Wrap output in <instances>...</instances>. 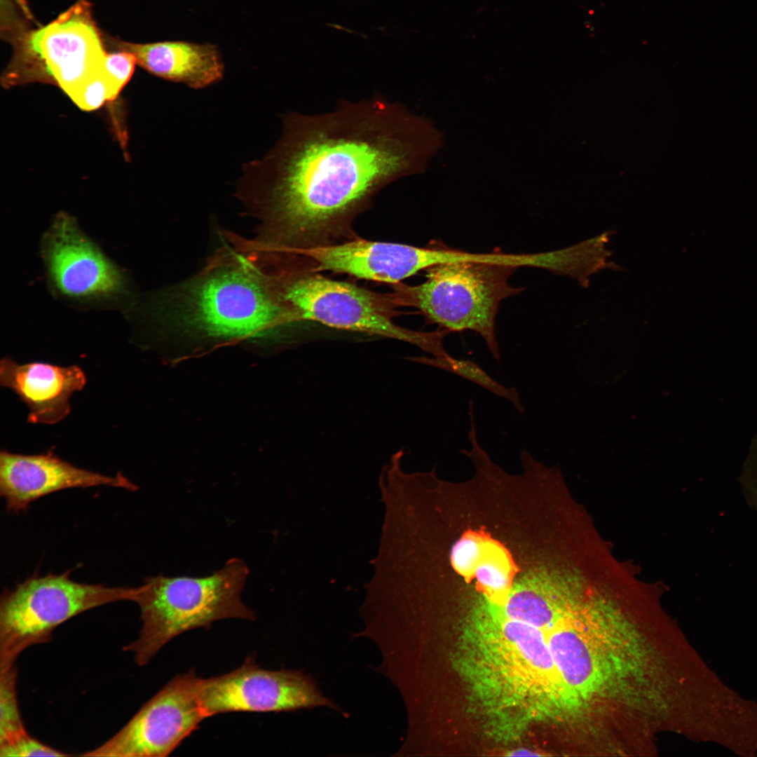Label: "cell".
Masks as SVG:
<instances>
[{
    "mask_svg": "<svg viewBox=\"0 0 757 757\" xmlns=\"http://www.w3.org/2000/svg\"><path fill=\"white\" fill-rule=\"evenodd\" d=\"M200 699L207 718L233 711L333 707L308 676L297 671L264 669L251 657L229 673L201 678Z\"/></svg>",
    "mask_w": 757,
    "mask_h": 757,
    "instance_id": "30bf717a",
    "label": "cell"
},
{
    "mask_svg": "<svg viewBox=\"0 0 757 757\" xmlns=\"http://www.w3.org/2000/svg\"><path fill=\"white\" fill-rule=\"evenodd\" d=\"M17 675L15 665L0 669V745L28 733L18 706Z\"/></svg>",
    "mask_w": 757,
    "mask_h": 757,
    "instance_id": "e0dca14e",
    "label": "cell"
},
{
    "mask_svg": "<svg viewBox=\"0 0 757 757\" xmlns=\"http://www.w3.org/2000/svg\"><path fill=\"white\" fill-rule=\"evenodd\" d=\"M250 258L291 325L313 321L407 342L435 357L449 355L444 346L447 330L416 331L393 322L400 313L390 293L328 278L292 254L257 248Z\"/></svg>",
    "mask_w": 757,
    "mask_h": 757,
    "instance_id": "3957f363",
    "label": "cell"
},
{
    "mask_svg": "<svg viewBox=\"0 0 757 757\" xmlns=\"http://www.w3.org/2000/svg\"><path fill=\"white\" fill-rule=\"evenodd\" d=\"M739 482L748 505L757 511V435L751 440Z\"/></svg>",
    "mask_w": 757,
    "mask_h": 757,
    "instance_id": "44dd1931",
    "label": "cell"
},
{
    "mask_svg": "<svg viewBox=\"0 0 757 757\" xmlns=\"http://www.w3.org/2000/svg\"><path fill=\"white\" fill-rule=\"evenodd\" d=\"M110 44L132 53L137 64L168 81L194 89L213 84L223 77L224 64L216 46L181 41L137 43L110 39Z\"/></svg>",
    "mask_w": 757,
    "mask_h": 757,
    "instance_id": "9a60e30c",
    "label": "cell"
},
{
    "mask_svg": "<svg viewBox=\"0 0 757 757\" xmlns=\"http://www.w3.org/2000/svg\"><path fill=\"white\" fill-rule=\"evenodd\" d=\"M224 238L196 274L153 298L149 314L224 340L262 339L290 325L254 265Z\"/></svg>",
    "mask_w": 757,
    "mask_h": 757,
    "instance_id": "7a4b0ae2",
    "label": "cell"
},
{
    "mask_svg": "<svg viewBox=\"0 0 757 757\" xmlns=\"http://www.w3.org/2000/svg\"><path fill=\"white\" fill-rule=\"evenodd\" d=\"M69 754L55 749L28 733L8 743L0 745L1 757L28 756H68Z\"/></svg>",
    "mask_w": 757,
    "mask_h": 757,
    "instance_id": "ffe728a7",
    "label": "cell"
},
{
    "mask_svg": "<svg viewBox=\"0 0 757 757\" xmlns=\"http://www.w3.org/2000/svg\"><path fill=\"white\" fill-rule=\"evenodd\" d=\"M45 252L51 280L69 297H109L123 290L121 271L66 215L55 221Z\"/></svg>",
    "mask_w": 757,
    "mask_h": 757,
    "instance_id": "7c38bea8",
    "label": "cell"
},
{
    "mask_svg": "<svg viewBox=\"0 0 757 757\" xmlns=\"http://www.w3.org/2000/svg\"><path fill=\"white\" fill-rule=\"evenodd\" d=\"M109 486L130 491L138 486L121 472L109 476L81 468L60 458L52 450L25 455L0 452V494L7 510H27L37 499L55 491Z\"/></svg>",
    "mask_w": 757,
    "mask_h": 757,
    "instance_id": "8fae6325",
    "label": "cell"
},
{
    "mask_svg": "<svg viewBox=\"0 0 757 757\" xmlns=\"http://www.w3.org/2000/svg\"><path fill=\"white\" fill-rule=\"evenodd\" d=\"M469 639L471 677L498 709L527 717L569 709L544 632L487 607Z\"/></svg>",
    "mask_w": 757,
    "mask_h": 757,
    "instance_id": "277c9868",
    "label": "cell"
},
{
    "mask_svg": "<svg viewBox=\"0 0 757 757\" xmlns=\"http://www.w3.org/2000/svg\"><path fill=\"white\" fill-rule=\"evenodd\" d=\"M545 264V252L482 253L477 259L432 266L422 283L394 284L390 293L397 307L416 308L428 324L449 332H476L500 363L495 329L499 305L524 289L512 286L509 278L519 267L543 269Z\"/></svg>",
    "mask_w": 757,
    "mask_h": 757,
    "instance_id": "5b68a950",
    "label": "cell"
},
{
    "mask_svg": "<svg viewBox=\"0 0 757 757\" xmlns=\"http://www.w3.org/2000/svg\"><path fill=\"white\" fill-rule=\"evenodd\" d=\"M86 383L84 371L76 364H21L9 357L0 361V383L27 407L29 423L53 425L64 419L71 411V396Z\"/></svg>",
    "mask_w": 757,
    "mask_h": 757,
    "instance_id": "5bb4252c",
    "label": "cell"
},
{
    "mask_svg": "<svg viewBox=\"0 0 757 757\" xmlns=\"http://www.w3.org/2000/svg\"><path fill=\"white\" fill-rule=\"evenodd\" d=\"M564 251H565V262H566V269H565V273H564V275H566V271H567V262H566V248H564Z\"/></svg>",
    "mask_w": 757,
    "mask_h": 757,
    "instance_id": "603a6c76",
    "label": "cell"
},
{
    "mask_svg": "<svg viewBox=\"0 0 757 757\" xmlns=\"http://www.w3.org/2000/svg\"><path fill=\"white\" fill-rule=\"evenodd\" d=\"M249 573L245 562L234 557L205 577L145 578L134 600L139 607L142 628L124 650L144 666L170 640L189 630L208 628L227 618L253 620L254 612L241 599Z\"/></svg>",
    "mask_w": 757,
    "mask_h": 757,
    "instance_id": "8992f818",
    "label": "cell"
},
{
    "mask_svg": "<svg viewBox=\"0 0 757 757\" xmlns=\"http://www.w3.org/2000/svg\"><path fill=\"white\" fill-rule=\"evenodd\" d=\"M118 94L103 67L85 83L71 99L79 108L92 111L100 108L107 101L114 100Z\"/></svg>",
    "mask_w": 757,
    "mask_h": 757,
    "instance_id": "ac0fdd59",
    "label": "cell"
},
{
    "mask_svg": "<svg viewBox=\"0 0 757 757\" xmlns=\"http://www.w3.org/2000/svg\"><path fill=\"white\" fill-rule=\"evenodd\" d=\"M306 261L314 271L345 273L357 278L391 283L431 266L428 246L354 240L309 249L287 251Z\"/></svg>",
    "mask_w": 757,
    "mask_h": 757,
    "instance_id": "4fadbf2b",
    "label": "cell"
},
{
    "mask_svg": "<svg viewBox=\"0 0 757 757\" xmlns=\"http://www.w3.org/2000/svg\"><path fill=\"white\" fill-rule=\"evenodd\" d=\"M282 132L245 163L236 196L257 221L252 238L292 251L357 238L353 225L391 183L424 173L444 144L428 118L380 94L329 112L280 116Z\"/></svg>",
    "mask_w": 757,
    "mask_h": 757,
    "instance_id": "6da1fadb",
    "label": "cell"
},
{
    "mask_svg": "<svg viewBox=\"0 0 757 757\" xmlns=\"http://www.w3.org/2000/svg\"><path fill=\"white\" fill-rule=\"evenodd\" d=\"M201 678L179 674L148 700L114 736L81 756L162 757L169 755L207 718Z\"/></svg>",
    "mask_w": 757,
    "mask_h": 757,
    "instance_id": "9c48e42d",
    "label": "cell"
},
{
    "mask_svg": "<svg viewBox=\"0 0 757 757\" xmlns=\"http://www.w3.org/2000/svg\"><path fill=\"white\" fill-rule=\"evenodd\" d=\"M137 61L135 55L125 50L107 53L103 67L107 76L120 93L131 79Z\"/></svg>",
    "mask_w": 757,
    "mask_h": 757,
    "instance_id": "d6986e66",
    "label": "cell"
},
{
    "mask_svg": "<svg viewBox=\"0 0 757 757\" xmlns=\"http://www.w3.org/2000/svg\"><path fill=\"white\" fill-rule=\"evenodd\" d=\"M138 587L75 582L69 572L33 576L6 589L0 599V669L15 665L25 649L51 639L62 623L88 610L134 601Z\"/></svg>",
    "mask_w": 757,
    "mask_h": 757,
    "instance_id": "ba28073f",
    "label": "cell"
},
{
    "mask_svg": "<svg viewBox=\"0 0 757 757\" xmlns=\"http://www.w3.org/2000/svg\"><path fill=\"white\" fill-rule=\"evenodd\" d=\"M28 22L15 15L5 20L6 39L13 50L2 78L6 86L50 83L71 97L102 69L105 39L87 1H78L46 25Z\"/></svg>",
    "mask_w": 757,
    "mask_h": 757,
    "instance_id": "52a82bcc",
    "label": "cell"
},
{
    "mask_svg": "<svg viewBox=\"0 0 757 757\" xmlns=\"http://www.w3.org/2000/svg\"><path fill=\"white\" fill-rule=\"evenodd\" d=\"M409 360L432 367H435L462 377L486 389L491 393L510 402L520 414L525 409L521 402L517 389L506 387L495 380L477 362L468 360L456 358L450 355L444 357L428 356L409 357Z\"/></svg>",
    "mask_w": 757,
    "mask_h": 757,
    "instance_id": "2e32d148",
    "label": "cell"
},
{
    "mask_svg": "<svg viewBox=\"0 0 757 757\" xmlns=\"http://www.w3.org/2000/svg\"><path fill=\"white\" fill-rule=\"evenodd\" d=\"M540 755L541 754L538 753L536 751H534L530 750V749H515V750L511 751L507 754V756H540Z\"/></svg>",
    "mask_w": 757,
    "mask_h": 757,
    "instance_id": "7402d4cb",
    "label": "cell"
}]
</instances>
